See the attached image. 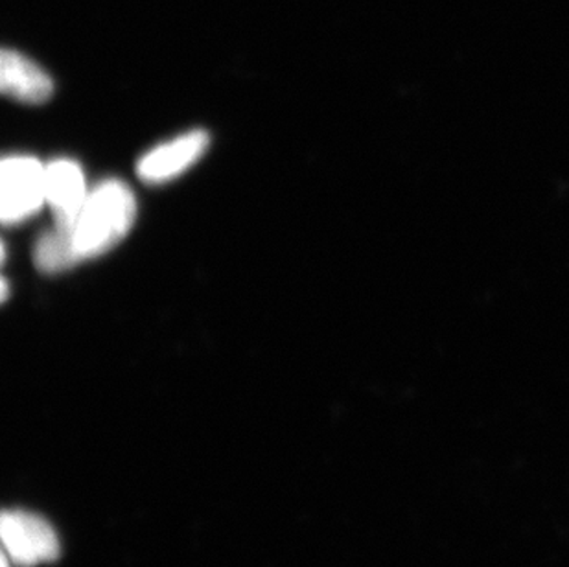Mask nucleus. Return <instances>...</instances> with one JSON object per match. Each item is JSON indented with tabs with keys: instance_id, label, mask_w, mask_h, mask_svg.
I'll list each match as a JSON object with an SVG mask.
<instances>
[{
	"instance_id": "f257e3e1",
	"label": "nucleus",
	"mask_w": 569,
	"mask_h": 567,
	"mask_svg": "<svg viewBox=\"0 0 569 567\" xmlns=\"http://www.w3.org/2000/svg\"><path fill=\"white\" fill-rule=\"evenodd\" d=\"M137 218V201L126 182L119 179L98 185L87 196L74 223L64 230L81 260L102 257L124 240Z\"/></svg>"
},
{
	"instance_id": "f03ea898",
	"label": "nucleus",
	"mask_w": 569,
	"mask_h": 567,
	"mask_svg": "<svg viewBox=\"0 0 569 567\" xmlns=\"http://www.w3.org/2000/svg\"><path fill=\"white\" fill-rule=\"evenodd\" d=\"M0 536L10 563L33 567L60 557V540L54 527L38 514L28 510H4L0 519Z\"/></svg>"
},
{
	"instance_id": "7ed1b4c3",
	"label": "nucleus",
	"mask_w": 569,
	"mask_h": 567,
	"mask_svg": "<svg viewBox=\"0 0 569 567\" xmlns=\"http://www.w3.org/2000/svg\"><path fill=\"white\" fill-rule=\"evenodd\" d=\"M0 218L4 226L36 215L44 201V167L33 157H6L0 167Z\"/></svg>"
},
{
	"instance_id": "20e7f679",
	"label": "nucleus",
	"mask_w": 569,
	"mask_h": 567,
	"mask_svg": "<svg viewBox=\"0 0 569 567\" xmlns=\"http://www.w3.org/2000/svg\"><path fill=\"white\" fill-rule=\"evenodd\" d=\"M209 148V133L190 131L167 145L157 146L137 165V173L146 182L170 181L189 170Z\"/></svg>"
},
{
	"instance_id": "39448f33",
	"label": "nucleus",
	"mask_w": 569,
	"mask_h": 567,
	"mask_svg": "<svg viewBox=\"0 0 569 567\" xmlns=\"http://www.w3.org/2000/svg\"><path fill=\"white\" fill-rule=\"evenodd\" d=\"M44 193L54 212L56 227L69 230L89 196L83 171L69 159L50 162L44 167Z\"/></svg>"
},
{
	"instance_id": "423d86ee",
	"label": "nucleus",
	"mask_w": 569,
	"mask_h": 567,
	"mask_svg": "<svg viewBox=\"0 0 569 567\" xmlns=\"http://www.w3.org/2000/svg\"><path fill=\"white\" fill-rule=\"evenodd\" d=\"M0 89L19 102L43 103L52 97L54 83L32 59L4 49L0 58Z\"/></svg>"
},
{
	"instance_id": "0eeeda50",
	"label": "nucleus",
	"mask_w": 569,
	"mask_h": 567,
	"mask_svg": "<svg viewBox=\"0 0 569 567\" xmlns=\"http://www.w3.org/2000/svg\"><path fill=\"white\" fill-rule=\"evenodd\" d=\"M33 262L41 273L58 275L80 263L70 236L54 227L47 230L33 247Z\"/></svg>"
},
{
	"instance_id": "6e6552de",
	"label": "nucleus",
	"mask_w": 569,
	"mask_h": 567,
	"mask_svg": "<svg viewBox=\"0 0 569 567\" xmlns=\"http://www.w3.org/2000/svg\"><path fill=\"white\" fill-rule=\"evenodd\" d=\"M8 299V280H2V300Z\"/></svg>"
},
{
	"instance_id": "1a4fd4ad",
	"label": "nucleus",
	"mask_w": 569,
	"mask_h": 567,
	"mask_svg": "<svg viewBox=\"0 0 569 567\" xmlns=\"http://www.w3.org/2000/svg\"><path fill=\"white\" fill-rule=\"evenodd\" d=\"M2 567H10V558L6 557L2 558Z\"/></svg>"
}]
</instances>
